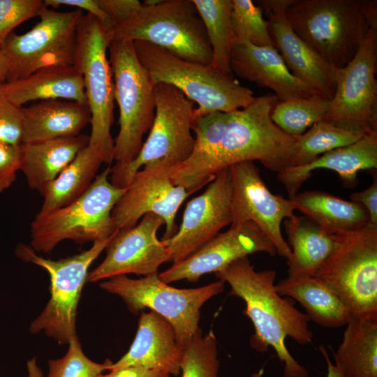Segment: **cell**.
Returning a JSON list of instances; mask_svg holds the SVG:
<instances>
[{
	"label": "cell",
	"mask_w": 377,
	"mask_h": 377,
	"mask_svg": "<svg viewBox=\"0 0 377 377\" xmlns=\"http://www.w3.org/2000/svg\"><path fill=\"white\" fill-rule=\"evenodd\" d=\"M232 181L231 225L251 221L267 236L276 253L286 260L291 251L281 231V223L293 217L295 207L290 198L270 191L253 161L230 167Z\"/></svg>",
	"instance_id": "16"
},
{
	"label": "cell",
	"mask_w": 377,
	"mask_h": 377,
	"mask_svg": "<svg viewBox=\"0 0 377 377\" xmlns=\"http://www.w3.org/2000/svg\"><path fill=\"white\" fill-rule=\"evenodd\" d=\"M264 375V370L263 369H260V370L253 373L250 377H263Z\"/></svg>",
	"instance_id": "48"
},
{
	"label": "cell",
	"mask_w": 377,
	"mask_h": 377,
	"mask_svg": "<svg viewBox=\"0 0 377 377\" xmlns=\"http://www.w3.org/2000/svg\"><path fill=\"white\" fill-rule=\"evenodd\" d=\"M111 29L93 15L84 14L77 25L73 66L81 74L91 112L88 146L103 163L113 161L114 85L107 52L112 40Z\"/></svg>",
	"instance_id": "6"
},
{
	"label": "cell",
	"mask_w": 377,
	"mask_h": 377,
	"mask_svg": "<svg viewBox=\"0 0 377 377\" xmlns=\"http://www.w3.org/2000/svg\"><path fill=\"white\" fill-rule=\"evenodd\" d=\"M330 103V99L320 95L278 101L272 111L271 119L283 132L298 137L324 119Z\"/></svg>",
	"instance_id": "34"
},
{
	"label": "cell",
	"mask_w": 377,
	"mask_h": 377,
	"mask_svg": "<svg viewBox=\"0 0 377 377\" xmlns=\"http://www.w3.org/2000/svg\"><path fill=\"white\" fill-rule=\"evenodd\" d=\"M20 170V145L0 141V193L8 189Z\"/></svg>",
	"instance_id": "40"
},
{
	"label": "cell",
	"mask_w": 377,
	"mask_h": 377,
	"mask_svg": "<svg viewBox=\"0 0 377 377\" xmlns=\"http://www.w3.org/2000/svg\"><path fill=\"white\" fill-rule=\"evenodd\" d=\"M110 175L108 166L74 202L47 212H38L31 223L30 246L45 253L66 239L78 244L94 242L116 232L112 212L126 188L113 185Z\"/></svg>",
	"instance_id": "5"
},
{
	"label": "cell",
	"mask_w": 377,
	"mask_h": 377,
	"mask_svg": "<svg viewBox=\"0 0 377 377\" xmlns=\"http://www.w3.org/2000/svg\"><path fill=\"white\" fill-rule=\"evenodd\" d=\"M44 7L41 0H0V44L16 27L39 16Z\"/></svg>",
	"instance_id": "38"
},
{
	"label": "cell",
	"mask_w": 377,
	"mask_h": 377,
	"mask_svg": "<svg viewBox=\"0 0 377 377\" xmlns=\"http://www.w3.org/2000/svg\"><path fill=\"white\" fill-rule=\"evenodd\" d=\"M96 1L112 22L114 28L131 19L142 5L138 0H96Z\"/></svg>",
	"instance_id": "41"
},
{
	"label": "cell",
	"mask_w": 377,
	"mask_h": 377,
	"mask_svg": "<svg viewBox=\"0 0 377 377\" xmlns=\"http://www.w3.org/2000/svg\"><path fill=\"white\" fill-rule=\"evenodd\" d=\"M174 167L167 161H157L145 165L133 175L112 212L117 230L133 227L145 214L151 213L164 221L163 240L176 233V214L183 202L193 193L174 184L170 177Z\"/></svg>",
	"instance_id": "15"
},
{
	"label": "cell",
	"mask_w": 377,
	"mask_h": 377,
	"mask_svg": "<svg viewBox=\"0 0 377 377\" xmlns=\"http://www.w3.org/2000/svg\"><path fill=\"white\" fill-rule=\"evenodd\" d=\"M225 283L218 280L198 288H178L162 281L158 273L140 279L117 276L103 281L100 287L119 296L133 314L149 309L163 316L173 327L183 348L200 329L202 306L221 293Z\"/></svg>",
	"instance_id": "10"
},
{
	"label": "cell",
	"mask_w": 377,
	"mask_h": 377,
	"mask_svg": "<svg viewBox=\"0 0 377 377\" xmlns=\"http://www.w3.org/2000/svg\"><path fill=\"white\" fill-rule=\"evenodd\" d=\"M334 249L314 276L327 283L353 318L377 320V226L334 234Z\"/></svg>",
	"instance_id": "7"
},
{
	"label": "cell",
	"mask_w": 377,
	"mask_h": 377,
	"mask_svg": "<svg viewBox=\"0 0 377 377\" xmlns=\"http://www.w3.org/2000/svg\"><path fill=\"white\" fill-rule=\"evenodd\" d=\"M285 13L296 34L337 69L377 27L376 0H289Z\"/></svg>",
	"instance_id": "3"
},
{
	"label": "cell",
	"mask_w": 377,
	"mask_h": 377,
	"mask_svg": "<svg viewBox=\"0 0 377 377\" xmlns=\"http://www.w3.org/2000/svg\"><path fill=\"white\" fill-rule=\"evenodd\" d=\"M133 45L138 60L154 85H172L198 104L194 117L241 109L256 98L233 74L222 73L211 65L183 59L147 42L136 40Z\"/></svg>",
	"instance_id": "4"
},
{
	"label": "cell",
	"mask_w": 377,
	"mask_h": 377,
	"mask_svg": "<svg viewBox=\"0 0 377 377\" xmlns=\"http://www.w3.org/2000/svg\"><path fill=\"white\" fill-rule=\"evenodd\" d=\"M278 101L268 94L241 109L194 117L195 146L190 156L171 170L174 184L193 193L223 170L244 161H258L276 173L290 168L296 137L272 121Z\"/></svg>",
	"instance_id": "1"
},
{
	"label": "cell",
	"mask_w": 377,
	"mask_h": 377,
	"mask_svg": "<svg viewBox=\"0 0 377 377\" xmlns=\"http://www.w3.org/2000/svg\"><path fill=\"white\" fill-rule=\"evenodd\" d=\"M113 40H141L193 62L210 65L212 51L193 0H161L142 6L127 22L115 27Z\"/></svg>",
	"instance_id": "8"
},
{
	"label": "cell",
	"mask_w": 377,
	"mask_h": 377,
	"mask_svg": "<svg viewBox=\"0 0 377 377\" xmlns=\"http://www.w3.org/2000/svg\"><path fill=\"white\" fill-rule=\"evenodd\" d=\"M22 107L10 102L0 89V141L19 146L22 142Z\"/></svg>",
	"instance_id": "39"
},
{
	"label": "cell",
	"mask_w": 377,
	"mask_h": 377,
	"mask_svg": "<svg viewBox=\"0 0 377 377\" xmlns=\"http://www.w3.org/2000/svg\"><path fill=\"white\" fill-rule=\"evenodd\" d=\"M103 163L99 155L87 145L45 187L41 193L43 202L39 212L66 206L79 198L91 186Z\"/></svg>",
	"instance_id": "31"
},
{
	"label": "cell",
	"mask_w": 377,
	"mask_h": 377,
	"mask_svg": "<svg viewBox=\"0 0 377 377\" xmlns=\"http://www.w3.org/2000/svg\"><path fill=\"white\" fill-rule=\"evenodd\" d=\"M44 4L52 9L65 6L86 10L87 13L97 18L105 27L111 30L114 28L112 22L99 7L96 0H45Z\"/></svg>",
	"instance_id": "42"
},
{
	"label": "cell",
	"mask_w": 377,
	"mask_h": 377,
	"mask_svg": "<svg viewBox=\"0 0 377 377\" xmlns=\"http://www.w3.org/2000/svg\"><path fill=\"white\" fill-rule=\"evenodd\" d=\"M377 168V133L365 135L356 142L324 154L313 161L297 167L287 168L277 172L289 198L297 193L317 169L336 172L346 188L357 185L361 170Z\"/></svg>",
	"instance_id": "23"
},
{
	"label": "cell",
	"mask_w": 377,
	"mask_h": 377,
	"mask_svg": "<svg viewBox=\"0 0 377 377\" xmlns=\"http://www.w3.org/2000/svg\"><path fill=\"white\" fill-rule=\"evenodd\" d=\"M205 26L212 51L211 66L233 74L230 57L237 41L231 25L232 0H193Z\"/></svg>",
	"instance_id": "32"
},
{
	"label": "cell",
	"mask_w": 377,
	"mask_h": 377,
	"mask_svg": "<svg viewBox=\"0 0 377 377\" xmlns=\"http://www.w3.org/2000/svg\"><path fill=\"white\" fill-rule=\"evenodd\" d=\"M68 344L63 357L48 361L47 377H98L112 364L109 359L102 363L90 360L84 354L77 334L71 338Z\"/></svg>",
	"instance_id": "37"
},
{
	"label": "cell",
	"mask_w": 377,
	"mask_h": 377,
	"mask_svg": "<svg viewBox=\"0 0 377 377\" xmlns=\"http://www.w3.org/2000/svg\"><path fill=\"white\" fill-rule=\"evenodd\" d=\"M289 0H258L268 22L274 47L291 73L324 97L332 100L337 69L325 61L294 31L285 10Z\"/></svg>",
	"instance_id": "20"
},
{
	"label": "cell",
	"mask_w": 377,
	"mask_h": 377,
	"mask_svg": "<svg viewBox=\"0 0 377 377\" xmlns=\"http://www.w3.org/2000/svg\"><path fill=\"white\" fill-rule=\"evenodd\" d=\"M27 369L29 377H43V372L38 365L36 357L27 361Z\"/></svg>",
	"instance_id": "46"
},
{
	"label": "cell",
	"mask_w": 377,
	"mask_h": 377,
	"mask_svg": "<svg viewBox=\"0 0 377 377\" xmlns=\"http://www.w3.org/2000/svg\"><path fill=\"white\" fill-rule=\"evenodd\" d=\"M231 25L237 40L274 47L262 9L251 0H232Z\"/></svg>",
	"instance_id": "36"
},
{
	"label": "cell",
	"mask_w": 377,
	"mask_h": 377,
	"mask_svg": "<svg viewBox=\"0 0 377 377\" xmlns=\"http://www.w3.org/2000/svg\"><path fill=\"white\" fill-rule=\"evenodd\" d=\"M114 101L119 110V131L114 141L113 161L123 165L133 161L143 144L155 117L154 84L138 59L133 42L113 40L110 47Z\"/></svg>",
	"instance_id": "9"
},
{
	"label": "cell",
	"mask_w": 377,
	"mask_h": 377,
	"mask_svg": "<svg viewBox=\"0 0 377 377\" xmlns=\"http://www.w3.org/2000/svg\"><path fill=\"white\" fill-rule=\"evenodd\" d=\"M154 94L155 117L140 151L131 162L110 167V181L117 187L126 188L133 175L148 163L164 160L175 167L184 162L193 150L194 103L166 83L156 84Z\"/></svg>",
	"instance_id": "12"
},
{
	"label": "cell",
	"mask_w": 377,
	"mask_h": 377,
	"mask_svg": "<svg viewBox=\"0 0 377 377\" xmlns=\"http://www.w3.org/2000/svg\"><path fill=\"white\" fill-rule=\"evenodd\" d=\"M260 252L270 256L276 254L269 239L256 224L247 221L230 225L227 231L216 235L182 261L172 264L158 277L168 284L181 280L197 282L205 274H215L240 258Z\"/></svg>",
	"instance_id": "19"
},
{
	"label": "cell",
	"mask_w": 377,
	"mask_h": 377,
	"mask_svg": "<svg viewBox=\"0 0 377 377\" xmlns=\"http://www.w3.org/2000/svg\"><path fill=\"white\" fill-rule=\"evenodd\" d=\"M363 136L360 133L344 130L323 120L318 121L304 133L296 137L291 167L308 164L324 154L350 145Z\"/></svg>",
	"instance_id": "33"
},
{
	"label": "cell",
	"mask_w": 377,
	"mask_h": 377,
	"mask_svg": "<svg viewBox=\"0 0 377 377\" xmlns=\"http://www.w3.org/2000/svg\"><path fill=\"white\" fill-rule=\"evenodd\" d=\"M291 253L287 259L288 277L314 276L332 253L335 235L304 216L284 221Z\"/></svg>",
	"instance_id": "28"
},
{
	"label": "cell",
	"mask_w": 377,
	"mask_h": 377,
	"mask_svg": "<svg viewBox=\"0 0 377 377\" xmlns=\"http://www.w3.org/2000/svg\"><path fill=\"white\" fill-rule=\"evenodd\" d=\"M168 373L147 369L137 367H129L120 369L108 374H102L98 377H171Z\"/></svg>",
	"instance_id": "44"
},
{
	"label": "cell",
	"mask_w": 377,
	"mask_h": 377,
	"mask_svg": "<svg viewBox=\"0 0 377 377\" xmlns=\"http://www.w3.org/2000/svg\"><path fill=\"white\" fill-rule=\"evenodd\" d=\"M333 355L343 377H377V320L352 317Z\"/></svg>",
	"instance_id": "30"
},
{
	"label": "cell",
	"mask_w": 377,
	"mask_h": 377,
	"mask_svg": "<svg viewBox=\"0 0 377 377\" xmlns=\"http://www.w3.org/2000/svg\"><path fill=\"white\" fill-rule=\"evenodd\" d=\"M290 199L295 210L332 234L357 230L369 223L367 212L361 205L325 191L297 193Z\"/></svg>",
	"instance_id": "29"
},
{
	"label": "cell",
	"mask_w": 377,
	"mask_h": 377,
	"mask_svg": "<svg viewBox=\"0 0 377 377\" xmlns=\"http://www.w3.org/2000/svg\"><path fill=\"white\" fill-rule=\"evenodd\" d=\"M112 235L93 242L89 249L79 254L57 260L38 255L27 244L17 246L15 254L19 258L43 268L50 278V300L31 323V333L43 332L59 344L68 343L77 334V309L89 267L105 249Z\"/></svg>",
	"instance_id": "11"
},
{
	"label": "cell",
	"mask_w": 377,
	"mask_h": 377,
	"mask_svg": "<svg viewBox=\"0 0 377 377\" xmlns=\"http://www.w3.org/2000/svg\"><path fill=\"white\" fill-rule=\"evenodd\" d=\"M163 225L162 218L149 213L134 226L117 230L105 249V259L89 272L87 281L96 282L130 274L144 276L158 274V267L170 261L163 241L157 237Z\"/></svg>",
	"instance_id": "18"
},
{
	"label": "cell",
	"mask_w": 377,
	"mask_h": 377,
	"mask_svg": "<svg viewBox=\"0 0 377 377\" xmlns=\"http://www.w3.org/2000/svg\"><path fill=\"white\" fill-rule=\"evenodd\" d=\"M377 27L354 58L337 69L336 90L323 121L363 135L377 133Z\"/></svg>",
	"instance_id": "14"
},
{
	"label": "cell",
	"mask_w": 377,
	"mask_h": 377,
	"mask_svg": "<svg viewBox=\"0 0 377 377\" xmlns=\"http://www.w3.org/2000/svg\"><path fill=\"white\" fill-rule=\"evenodd\" d=\"M22 142L71 138L80 135L91 121L87 103L52 99L22 107Z\"/></svg>",
	"instance_id": "24"
},
{
	"label": "cell",
	"mask_w": 377,
	"mask_h": 377,
	"mask_svg": "<svg viewBox=\"0 0 377 377\" xmlns=\"http://www.w3.org/2000/svg\"><path fill=\"white\" fill-rule=\"evenodd\" d=\"M88 143L89 136L82 134L21 143L20 170L29 186L41 193Z\"/></svg>",
	"instance_id": "26"
},
{
	"label": "cell",
	"mask_w": 377,
	"mask_h": 377,
	"mask_svg": "<svg viewBox=\"0 0 377 377\" xmlns=\"http://www.w3.org/2000/svg\"><path fill=\"white\" fill-rule=\"evenodd\" d=\"M220 362L216 337L212 330L198 332L183 347L181 377H218Z\"/></svg>",
	"instance_id": "35"
},
{
	"label": "cell",
	"mask_w": 377,
	"mask_h": 377,
	"mask_svg": "<svg viewBox=\"0 0 377 377\" xmlns=\"http://www.w3.org/2000/svg\"><path fill=\"white\" fill-rule=\"evenodd\" d=\"M1 45L0 44V84L6 82L8 71V62Z\"/></svg>",
	"instance_id": "47"
},
{
	"label": "cell",
	"mask_w": 377,
	"mask_h": 377,
	"mask_svg": "<svg viewBox=\"0 0 377 377\" xmlns=\"http://www.w3.org/2000/svg\"><path fill=\"white\" fill-rule=\"evenodd\" d=\"M183 348L171 324L157 313L141 311L135 337L128 350L108 371L137 367L177 376Z\"/></svg>",
	"instance_id": "22"
},
{
	"label": "cell",
	"mask_w": 377,
	"mask_h": 377,
	"mask_svg": "<svg viewBox=\"0 0 377 377\" xmlns=\"http://www.w3.org/2000/svg\"><path fill=\"white\" fill-rule=\"evenodd\" d=\"M320 351L325 360L327 364V376L326 377H343L337 367L331 361L329 354L326 348L321 346Z\"/></svg>",
	"instance_id": "45"
},
{
	"label": "cell",
	"mask_w": 377,
	"mask_h": 377,
	"mask_svg": "<svg viewBox=\"0 0 377 377\" xmlns=\"http://www.w3.org/2000/svg\"><path fill=\"white\" fill-rule=\"evenodd\" d=\"M230 68L242 78L274 91L280 102L322 96L291 73L274 47L237 40L231 52Z\"/></svg>",
	"instance_id": "21"
},
{
	"label": "cell",
	"mask_w": 377,
	"mask_h": 377,
	"mask_svg": "<svg viewBox=\"0 0 377 377\" xmlns=\"http://www.w3.org/2000/svg\"><path fill=\"white\" fill-rule=\"evenodd\" d=\"M275 288L280 295L299 302L309 320L323 327L344 326L353 317L340 296L316 276L287 277L276 283Z\"/></svg>",
	"instance_id": "27"
},
{
	"label": "cell",
	"mask_w": 377,
	"mask_h": 377,
	"mask_svg": "<svg viewBox=\"0 0 377 377\" xmlns=\"http://www.w3.org/2000/svg\"><path fill=\"white\" fill-rule=\"evenodd\" d=\"M215 276L228 283L230 294L245 303L244 313L254 327L251 346L260 353H265L272 347L283 364L284 377H309L308 370L287 348L286 339L290 337L301 346L311 343L313 334L309 326L310 320L295 306L292 300L277 293L276 271H256L248 257H244L215 273Z\"/></svg>",
	"instance_id": "2"
},
{
	"label": "cell",
	"mask_w": 377,
	"mask_h": 377,
	"mask_svg": "<svg viewBox=\"0 0 377 377\" xmlns=\"http://www.w3.org/2000/svg\"><path fill=\"white\" fill-rule=\"evenodd\" d=\"M84 13L59 12L45 7L27 32H12L1 47L8 66L6 82L47 67L73 66L76 31Z\"/></svg>",
	"instance_id": "13"
},
{
	"label": "cell",
	"mask_w": 377,
	"mask_h": 377,
	"mask_svg": "<svg viewBox=\"0 0 377 377\" xmlns=\"http://www.w3.org/2000/svg\"><path fill=\"white\" fill-rule=\"evenodd\" d=\"M0 89L18 107L31 101L52 99L87 103L82 77L74 66L41 68L0 84Z\"/></svg>",
	"instance_id": "25"
},
{
	"label": "cell",
	"mask_w": 377,
	"mask_h": 377,
	"mask_svg": "<svg viewBox=\"0 0 377 377\" xmlns=\"http://www.w3.org/2000/svg\"><path fill=\"white\" fill-rule=\"evenodd\" d=\"M350 200L361 205L367 211L369 223L377 226V177L366 189L355 192L350 195Z\"/></svg>",
	"instance_id": "43"
},
{
	"label": "cell",
	"mask_w": 377,
	"mask_h": 377,
	"mask_svg": "<svg viewBox=\"0 0 377 377\" xmlns=\"http://www.w3.org/2000/svg\"><path fill=\"white\" fill-rule=\"evenodd\" d=\"M232 221V181L230 168L219 172L205 191L186 205L176 233L163 240L169 262L179 263Z\"/></svg>",
	"instance_id": "17"
}]
</instances>
